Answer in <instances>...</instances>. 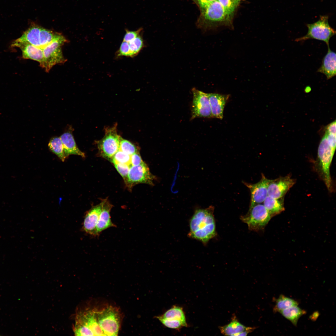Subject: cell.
Wrapping results in <instances>:
<instances>
[{
	"instance_id": "obj_21",
	"label": "cell",
	"mask_w": 336,
	"mask_h": 336,
	"mask_svg": "<svg viewBox=\"0 0 336 336\" xmlns=\"http://www.w3.org/2000/svg\"><path fill=\"white\" fill-rule=\"evenodd\" d=\"M246 327L239 322L236 316H234L229 323L219 326V329L221 333L225 335L237 336L245 330Z\"/></svg>"
},
{
	"instance_id": "obj_41",
	"label": "cell",
	"mask_w": 336,
	"mask_h": 336,
	"mask_svg": "<svg viewBox=\"0 0 336 336\" xmlns=\"http://www.w3.org/2000/svg\"><path fill=\"white\" fill-rule=\"evenodd\" d=\"M237 7L240 3V0H232Z\"/></svg>"
},
{
	"instance_id": "obj_35",
	"label": "cell",
	"mask_w": 336,
	"mask_h": 336,
	"mask_svg": "<svg viewBox=\"0 0 336 336\" xmlns=\"http://www.w3.org/2000/svg\"><path fill=\"white\" fill-rule=\"evenodd\" d=\"M142 30V28H140L136 31H129L126 30L123 41L129 42L139 35Z\"/></svg>"
},
{
	"instance_id": "obj_33",
	"label": "cell",
	"mask_w": 336,
	"mask_h": 336,
	"mask_svg": "<svg viewBox=\"0 0 336 336\" xmlns=\"http://www.w3.org/2000/svg\"><path fill=\"white\" fill-rule=\"evenodd\" d=\"M118 172L126 182L130 165L127 164L118 163L114 164Z\"/></svg>"
},
{
	"instance_id": "obj_9",
	"label": "cell",
	"mask_w": 336,
	"mask_h": 336,
	"mask_svg": "<svg viewBox=\"0 0 336 336\" xmlns=\"http://www.w3.org/2000/svg\"><path fill=\"white\" fill-rule=\"evenodd\" d=\"M156 177L150 172L147 165L144 162L135 166H130L125 184L129 188L135 184L144 183L153 185Z\"/></svg>"
},
{
	"instance_id": "obj_13",
	"label": "cell",
	"mask_w": 336,
	"mask_h": 336,
	"mask_svg": "<svg viewBox=\"0 0 336 336\" xmlns=\"http://www.w3.org/2000/svg\"><path fill=\"white\" fill-rule=\"evenodd\" d=\"M12 47L19 48L22 51V58L38 62L44 68L45 64L43 49L27 43H12Z\"/></svg>"
},
{
	"instance_id": "obj_40",
	"label": "cell",
	"mask_w": 336,
	"mask_h": 336,
	"mask_svg": "<svg viewBox=\"0 0 336 336\" xmlns=\"http://www.w3.org/2000/svg\"><path fill=\"white\" fill-rule=\"evenodd\" d=\"M255 329V328L254 327H247L245 330L239 334L237 336H246L249 333L253 331Z\"/></svg>"
},
{
	"instance_id": "obj_17",
	"label": "cell",
	"mask_w": 336,
	"mask_h": 336,
	"mask_svg": "<svg viewBox=\"0 0 336 336\" xmlns=\"http://www.w3.org/2000/svg\"><path fill=\"white\" fill-rule=\"evenodd\" d=\"M103 200V204L96 227L97 236L110 227H116L111 219L110 212L113 205L107 199Z\"/></svg>"
},
{
	"instance_id": "obj_27",
	"label": "cell",
	"mask_w": 336,
	"mask_h": 336,
	"mask_svg": "<svg viewBox=\"0 0 336 336\" xmlns=\"http://www.w3.org/2000/svg\"><path fill=\"white\" fill-rule=\"evenodd\" d=\"M59 33L41 27L40 38V48L43 49L50 43Z\"/></svg>"
},
{
	"instance_id": "obj_39",
	"label": "cell",
	"mask_w": 336,
	"mask_h": 336,
	"mask_svg": "<svg viewBox=\"0 0 336 336\" xmlns=\"http://www.w3.org/2000/svg\"><path fill=\"white\" fill-rule=\"evenodd\" d=\"M216 0H196L199 6L203 9L208 5Z\"/></svg>"
},
{
	"instance_id": "obj_22",
	"label": "cell",
	"mask_w": 336,
	"mask_h": 336,
	"mask_svg": "<svg viewBox=\"0 0 336 336\" xmlns=\"http://www.w3.org/2000/svg\"><path fill=\"white\" fill-rule=\"evenodd\" d=\"M263 203L272 217L280 214L285 209L283 199L282 198L276 199L268 196Z\"/></svg>"
},
{
	"instance_id": "obj_10",
	"label": "cell",
	"mask_w": 336,
	"mask_h": 336,
	"mask_svg": "<svg viewBox=\"0 0 336 336\" xmlns=\"http://www.w3.org/2000/svg\"><path fill=\"white\" fill-rule=\"evenodd\" d=\"M74 327H83L91 330L94 336H105L98 321L96 311L89 310L79 313L76 316Z\"/></svg>"
},
{
	"instance_id": "obj_2",
	"label": "cell",
	"mask_w": 336,
	"mask_h": 336,
	"mask_svg": "<svg viewBox=\"0 0 336 336\" xmlns=\"http://www.w3.org/2000/svg\"><path fill=\"white\" fill-rule=\"evenodd\" d=\"M328 18V16H320L319 19L316 22L307 24L308 29L307 34L296 39L295 41H302L308 39H315L324 41L327 46L329 45V40L335 35L336 31L329 25Z\"/></svg>"
},
{
	"instance_id": "obj_37",
	"label": "cell",
	"mask_w": 336,
	"mask_h": 336,
	"mask_svg": "<svg viewBox=\"0 0 336 336\" xmlns=\"http://www.w3.org/2000/svg\"><path fill=\"white\" fill-rule=\"evenodd\" d=\"M327 139L329 146L333 149H336V135L327 133L326 132Z\"/></svg>"
},
{
	"instance_id": "obj_5",
	"label": "cell",
	"mask_w": 336,
	"mask_h": 336,
	"mask_svg": "<svg viewBox=\"0 0 336 336\" xmlns=\"http://www.w3.org/2000/svg\"><path fill=\"white\" fill-rule=\"evenodd\" d=\"M99 325L105 336H117L120 327V317L117 309L111 306L96 311Z\"/></svg>"
},
{
	"instance_id": "obj_3",
	"label": "cell",
	"mask_w": 336,
	"mask_h": 336,
	"mask_svg": "<svg viewBox=\"0 0 336 336\" xmlns=\"http://www.w3.org/2000/svg\"><path fill=\"white\" fill-rule=\"evenodd\" d=\"M335 151L329 145L325 134L321 140L318 148V163L321 176L329 191L332 190L330 167Z\"/></svg>"
},
{
	"instance_id": "obj_20",
	"label": "cell",
	"mask_w": 336,
	"mask_h": 336,
	"mask_svg": "<svg viewBox=\"0 0 336 336\" xmlns=\"http://www.w3.org/2000/svg\"><path fill=\"white\" fill-rule=\"evenodd\" d=\"M40 26L35 24H32L20 37L15 40L13 43H27L40 48Z\"/></svg>"
},
{
	"instance_id": "obj_1",
	"label": "cell",
	"mask_w": 336,
	"mask_h": 336,
	"mask_svg": "<svg viewBox=\"0 0 336 336\" xmlns=\"http://www.w3.org/2000/svg\"><path fill=\"white\" fill-rule=\"evenodd\" d=\"M214 207L196 210L189 221V236L206 244L216 235Z\"/></svg>"
},
{
	"instance_id": "obj_8",
	"label": "cell",
	"mask_w": 336,
	"mask_h": 336,
	"mask_svg": "<svg viewBox=\"0 0 336 336\" xmlns=\"http://www.w3.org/2000/svg\"><path fill=\"white\" fill-rule=\"evenodd\" d=\"M192 91L193 99L191 119L197 118H212L208 93L195 88L192 89Z\"/></svg>"
},
{
	"instance_id": "obj_31",
	"label": "cell",
	"mask_w": 336,
	"mask_h": 336,
	"mask_svg": "<svg viewBox=\"0 0 336 336\" xmlns=\"http://www.w3.org/2000/svg\"><path fill=\"white\" fill-rule=\"evenodd\" d=\"M156 318L165 326L170 329H179L183 327H187L182 322L179 320H172L163 319L158 316Z\"/></svg>"
},
{
	"instance_id": "obj_7",
	"label": "cell",
	"mask_w": 336,
	"mask_h": 336,
	"mask_svg": "<svg viewBox=\"0 0 336 336\" xmlns=\"http://www.w3.org/2000/svg\"><path fill=\"white\" fill-rule=\"evenodd\" d=\"M116 127L105 129L104 137L97 142L99 152L105 158L111 159L119 149L121 137L117 133Z\"/></svg>"
},
{
	"instance_id": "obj_29",
	"label": "cell",
	"mask_w": 336,
	"mask_h": 336,
	"mask_svg": "<svg viewBox=\"0 0 336 336\" xmlns=\"http://www.w3.org/2000/svg\"><path fill=\"white\" fill-rule=\"evenodd\" d=\"M123 152L131 156L138 152L137 147L131 142L121 138L119 149Z\"/></svg>"
},
{
	"instance_id": "obj_32",
	"label": "cell",
	"mask_w": 336,
	"mask_h": 336,
	"mask_svg": "<svg viewBox=\"0 0 336 336\" xmlns=\"http://www.w3.org/2000/svg\"><path fill=\"white\" fill-rule=\"evenodd\" d=\"M224 8L227 17L231 16L236 7L232 0H218Z\"/></svg>"
},
{
	"instance_id": "obj_14",
	"label": "cell",
	"mask_w": 336,
	"mask_h": 336,
	"mask_svg": "<svg viewBox=\"0 0 336 336\" xmlns=\"http://www.w3.org/2000/svg\"><path fill=\"white\" fill-rule=\"evenodd\" d=\"M103 204L102 200L99 204L91 208L87 213L83 222V228L86 233L97 236L96 227Z\"/></svg>"
},
{
	"instance_id": "obj_12",
	"label": "cell",
	"mask_w": 336,
	"mask_h": 336,
	"mask_svg": "<svg viewBox=\"0 0 336 336\" xmlns=\"http://www.w3.org/2000/svg\"><path fill=\"white\" fill-rule=\"evenodd\" d=\"M271 180L262 174L261 180L256 183L251 184L244 182L250 192L251 201L250 208L255 204L263 203L268 196V188Z\"/></svg>"
},
{
	"instance_id": "obj_18",
	"label": "cell",
	"mask_w": 336,
	"mask_h": 336,
	"mask_svg": "<svg viewBox=\"0 0 336 336\" xmlns=\"http://www.w3.org/2000/svg\"><path fill=\"white\" fill-rule=\"evenodd\" d=\"M327 54L323 58L321 66L317 72L321 73L325 75L327 79L329 80L336 75V53L332 51L328 46Z\"/></svg>"
},
{
	"instance_id": "obj_30",
	"label": "cell",
	"mask_w": 336,
	"mask_h": 336,
	"mask_svg": "<svg viewBox=\"0 0 336 336\" xmlns=\"http://www.w3.org/2000/svg\"><path fill=\"white\" fill-rule=\"evenodd\" d=\"M111 159L113 164L120 163L130 165V156L119 150L116 152Z\"/></svg>"
},
{
	"instance_id": "obj_36",
	"label": "cell",
	"mask_w": 336,
	"mask_h": 336,
	"mask_svg": "<svg viewBox=\"0 0 336 336\" xmlns=\"http://www.w3.org/2000/svg\"><path fill=\"white\" fill-rule=\"evenodd\" d=\"M144 162L138 152L135 153L130 156V166H135L139 165Z\"/></svg>"
},
{
	"instance_id": "obj_11",
	"label": "cell",
	"mask_w": 336,
	"mask_h": 336,
	"mask_svg": "<svg viewBox=\"0 0 336 336\" xmlns=\"http://www.w3.org/2000/svg\"><path fill=\"white\" fill-rule=\"evenodd\" d=\"M295 183L289 175L272 180L268 186V196L276 199L282 198Z\"/></svg>"
},
{
	"instance_id": "obj_15",
	"label": "cell",
	"mask_w": 336,
	"mask_h": 336,
	"mask_svg": "<svg viewBox=\"0 0 336 336\" xmlns=\"http://www.w3.org/2000/svg\"><path fill=\"white\" fill-rule=\"evenodd\" d=\"M202 9L204 18L208 21H222L227 18L224 8L218 0L210 3Z\"/></svg>"
},
{
	"instance_id": "obj_6",
	"label": "cell",
	"mask_w": 336,
	"mask_h": 336,
	"mask_svg": "<svg viewBox=\"0 0 336 336\" xmlns=\"http://www.w3.org/2000/svg\"><path fill=\"white\" fill-rule=\"evenodd\" d=\"M271 217L264 205L259 203L250 208L247 214L241 216V219L250 230L257 231L263 229Z\"/></svg>"
},
{
	"instance_id": "obj_19",
	"label": "cell",
	"mask_w": 336,
	"mask_h": 336,
	"mask_svg": "<svg viewBox=\"0 0 336 336\" xmlns=\"http://www.w3.org/2000/svg\"><path fill=\"white\" fill-rule=\"evenodd\" d=\"M60 137L63 143L65 155L66 158L71 155L85 157L84 153L78 148L76 145L72 134V128H70L64 132Z\"/></svg>"
},
{
	"instance_id": "obj_4",
	"label": "cell",
	"mask_w": 336,
	"mask_h": 336,
	"mask_svg": "<svg viewBox=\"0 0 336 336\" xmlns=\"http://www.w3.org/2000/svg\"><path fill=\"white\" fill-rule=\"evenodd\" d=\"M67 42L65 38L59 33L42 49L45 64L44 69L46 72H49L55 65L63 63L67 61L63 55L61 47Z\"/></svg>"
},
{
	"instance_id": "obj_16",
	"label": "cell",
	"mask_w": 336,
	"mask_h": 336,
	"mask_svg": "<svg viewBox=\"0 0 336 336\" xmlns=\"http://www.w3.org/2000/svg\"><path fill=\"white\" fill-rule=\"evenodd\" d=\"M212 118L222 119L225 105L229 95L216 93H208Z\"/></svg>"
},
{
	"instance_id": "obj_25",
	"label": "cell",
	"mask_w": 336,
	"mask_h": 336,
	"mask_svg": "<svg viewBox=\"0 0 336 336\" xmlns=\"http://www.w3.org/2000/svg\"><path fill=\"white\" fill-rule=\"evenodd\" d=\"M275 304L273 308L274 312L281 311L293 306H297L298 303L294 300L281 295L275 301Z\"/></svg>"
},
{
	"instance_id": "obj_23",
	"label": "cell",
	"mask_w": 336,
	"mask_h": 336,
	"mask_svg": "<svg viewBox=\"0 0 336 336\" xmlns=\"http://www.w3.org/2000/svg\"><path fill=\"white\" fill-rule=\"evenodd\" d=\"M158 316L169 320L180 321L188 326L184 312L183 308L179 306H174L163 315Z\"/></svg>"
},
{
	"instance_id": "obj_28",
	"label": "cell",
	"mask_w": 336,
	"mask_h": 336,
	"mask_svg": "<svg viewBox=\"0 0 336 336\" xmlns=\"http://www.w3.org/2000/svg\"><path fill=\"white\" fill-rule=\"evenodd\" d=\"M130 51V57L137 55L144 47L142 37L138 35L133 40L128 42Z\"/></svg>"
},
{
	"instance_id": "obj_24",
	"label": "cell",
	"mask_w": 336,
	"mask_h": 336,
	"mask_svg": "<svg viewBox=\"0 0 336 336\" xmlns=\"http://www.w3.org/2000/svg\"><path fill=\"white\" fill-rule=\"evenodd\" d=\"M285 318L296 326L299 319L306 314V311L297 306H293L285 309L280 312Z\"/></svg>"
},
{
	"instance_id": "obj_38",
	"label": "cell",
	"mask_w": 336,
	"mask_h": 336,
	"mask_svg": "<svg viewBox=\"0 0 336 336\" xmlns=\"http://www.w3.org/2000/svg\"><path fill=\"white\" fill-rule=\"evenodd\" d=\"M327 133L336 135V121L335 120L326 127V131Z\"/></svg>"
},
{
	"instance_id": "obj_26",
	"label": "cell",
	"mask_w": 336,
	"mask_h": 336,
	"mask_svg": "<svg viewBox=\"0 0 336 336\" xmlns=\"http://www.w3.org/2000/svg\"><path fill=\"white\" fill-rule=\"evenodd\" d=\"M48 147L51 151L56 155L63 161L66 157L65 155L62 142L60 137L52 138L50 140Z\"/></svg>"
},
{
	"instance_id": "obj_34",
	"label": "cell",
	"mask_w": 336,
	"mask_h": 336,
	"mask_svg": "<svg viewBox=\"0 0 336 336\" xmlns=\"http://www.w3.org/2000/svg\"><path fill=\"white\" fill-rule=\"evenodd\" d=\"M117 56L118 57L121 56H130V51L128 43L124 41L122 43L118 51Z\"/></svg>"
}]
</instances>
